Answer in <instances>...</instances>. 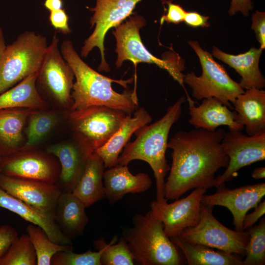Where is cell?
<instances>
[{
    "instance_id": "603a6c76",
    "label": "cell",
    "mask_w": 265,
    "mask_h": 265,
    "mask_svg": "<svg viewBox=\"0 0 265 265\" xmlns=\"http://www.w3.org/2000/svg\"><path fill=\"white\" fill-rule=\"evenodd\" d=\"M237 112L236 122L252 136L265 129V91L263 89H246L233 104Z\"/></svg>"
},
{
    "instance_id": "d590c367",
    "label": "cell",
    "mask_w": 265,
    "mask_h": 265,
    "mask_svg": "<svg viewBox=\"0 0 265 265\" xmlns=\"http://www.w3.org/2000/svg\"><path fill=\"white\" fill-rule=\"evenodd\" d=\"M163 3L167 4L166 14L163 15L160 20V24L167 23L178 24L184 22L186 11L179 4L174 3L171 0H164Z\"/></svg>"
},
{
    "instance_id": "4316f807",
    "label": "cell",
    "mask_w": 265,
    "mask_h": 265,
    "mask_svg": "<svg viewBox=\"0 0 265 265\" xmlns=\"http://www.w3.org/2000/svg\"><path fill=\"white\" fill-rule=\"evenodd\" d=\"M38 72L29 75L0 94V109L44 108L46 106V103L38 93L36 87Z\"/></svg>"
},
{
    "instance_id": "3957f363",
    "label": "cell",
    "mask_w": 265,
    "mask_h": 265,
    "mask_svg": "<svg viewBox=\"0 0 265 265\" xmlns=\"http://www.w3.org/2000/svg\"><path fill=\"white\" fill-rule=\"evenodd\" d=\"M186 102L183 96L168 107L165 114L150 125H145L134 133L136 136L129 141L119 156L118 164L128 165L133 160L147 162L153 171L156 183V200H167L164 197L165 177L170 170L165 158L168 138L173 125L180 118L182 105Z\"/></svg>"
},
{
    "instance_id": "d6986e66",
    "label": "cell",
    "mask_w": 265,
    "mask_h": 265,
    "mask_svg": "<svg viewBox=\"0 0 265 265\" xmlns=\"http://www.w3.org/2000/svg\"><path fill=\"white\" fill-rule=\"evenodd\" d=\"M0 207L42 228L53 242L72 245L71 239L61 230L55 219L41 210L7 193L0 187Z\"/></svg>"
},
{
    "instance_id": "f546056e",
    "label": "cell",
    "mask_w": 265,
    "mask_h": 265,
    "mask_svg": "<svg viewBox=\"0 0 265 265\" xmlns=\"http://www.w3.org/2000/svg\"><path fill=\"white\" fill-rule=\"evenodd\" d=\"M117 237L115 236L107 244L104 238H101L94 242L97 249L103 248L101 256V265H133L134 260L129 250L127 242L121 237L115 243Z\"/></svg>"
},
{
    "instance_id": "e0dca14e",
    "label": "cell",
    "mask_w": 265,
    "mask_h": 265,
    "mask_svg": "<svg viewBox=\"0 0 265 265\" xmlns=\"http://www.w3.org/2000/svg\"><path fill=\"white\" fill-rule=\"evenodd\" d=\"M47 151L56 157L60 161L59 177L63 191L72 192L88 158L94 150L77 137L76 143L53 145L47 149Z\"/></svg>"
},
{
    "instance_id": "5b68a950",
    "label": "cell",
    "mask_w": 265,
    "mask_h": 265,
    "mask_svg": "<svg viewBox=\"0 0 265 265\" xmlns=\"http://www.w3.org/2000/svg\"><path fill=\"white\" fill-rule=\"evenodd\" d=\"M48 46L45 36L33 31L6 46L0 58V94L39 71Z\"/></svg>"
},
{
    "instance_id": "ee69618b",
    "label": "cell",
    "mask_w": 265,
    "mask_h": 265,
    "mask_svg": "<svg viewBox=\"0 0 265 265\" xmlns=\"http://www.w3.org/2000/svg\"><path fill=\"white\" fill-rule=\"evenodd\" d=\"M6 47L5 40L3 30L1 26H0V58Z\"/></svg>"
},
{
    "instance_id": "9a60e30c",
    "label": "cell",
    "mask_w": 265,
    "mask_h": 265,
    "mask_svg": "<svg viewBox=\"0 0 265 265\" xmlns=\"http://www.w3.org/2000/svg\"><path fill=\"white\" fill-rule=\"evenodd\" d=\"M217 188V191L213 194H204L201 204L226 208L233 216L235 230L242 231L245 215L249 210L258 205L265 195V184L246 185L232 189L223 185Z\"/></svg>"
},
{
    "instance_id": "cb8c5ba5",
    "label": "cell",
    "mask_w": 265,
    "mask_h": 265,
    "mask_svg": "<svg viewBox=\"0 0 265 265\" xmlns=\"http://www.w3.org/2000/svg\"><path fill=\"white\" fill-rule=\"evenodd\" d=\"M104 162L94 151L88 158L72 192L88 208L106 197Z\"/></svg>"
},
{
    "instance_id": "b9f144b4",
    "label": "cell",
    "mask_w": 265,
    "mask_h": 265,
    "mask_svg": "<svg viewBox=\"0 0 265 265\" xmlns=\"http://www.w3.org/2000/svg\"><path fill=\"white\" fill-rule=\"evenodd\" d=\"M62 0H45L44 7L50 12L62 9Z\"/></svg>"
},
{
    "instance_id": "5bb4252c",
    "label": "cell",
    "mask_w": 265,
    "mask_h": 265,
    "mask_svg": "<svg viewBox=\"0 0 265 265\" xmlns=\"http://www.w3.org/2000/svg\"><path fill=\"white\" fill-rule=\"evenodd\" d=\"M0 187L55 219L57 200L62 192L56 183L12 177L0 173Z\"/></svg>"
},
{
    "instance_id": "52a82bcc",
    "label": "cell",
    "mask_w": 265,
    "mask_h": 265,
    "mask_svg": "<svg viewBox=\"0 0 265 265\" xmlns=\"http://www.w3.org/2000/svg\"><path fill=\"white\" fill-rule=\"evenodd\" d=\"M125 22L116 26L112 30L116 41L115 52L117 57L115 62L117 68L120 67L124 61L130 60L136 65L140 62L154 64L165 70L185 89L182 71L185 69L184 62L181 58L176 59H163L158 58L148 51L143 45L139 30L145 26V18L140 15L130 16Z\"/></svg>"
},
{
    "instance_id": "484cf974",
    "label": "cell",
    "mask_w": 265,
    "mask_h": 265,
    "mask_svg": "<svg viewBox=\"0 0 265 265\" xmlns=\"http://www.w3.org/2000/svg\"><path fill=\"white\" fill-rule=\"evenodd\" d=\"M29 109H0V156L16 153L22 138V132Z\"/></svg>"
},
{
    "instance_id": "d4e9b609",
    "label": "cell",
    "mask_w": 265,
    "mask_h": 265,
    "mask_svg": "<svg viewBox=\"0 0 265 265\" xmlns=\"http://www.w3.org/2000/svg\"><path fill=\"white\" fill-rule=\"evenodd\" d=\"M84 204L72 192L62 191L57 202L55 219L69 238L81 235L88 222Z\"/></svg>"
},
{
    "instance_id": "60d3db41",
    "label": "cell",
    "mask_w": 265,
    "mask_h": 265,
    "mask_svg": "<svg viewBox=\"0 0 265 265\" xmlns=\"http://www.w3.org/2000/svg\"><path fill=\"white\" fill-rule=\"evenodd\" d=\"M253 8L251 0H231L230 8L228 11L230 16L234 15L240 12L244 16H249V11Z\"/></svg>"
},
{
    "instance_id": "ba28073f",
    "label": "cell",
    "mask_w": 265,
    "mask_h": 265,
    "mask_svg": "<svg viewBox=\"0 0 265 265\" xmlns=\"http://www.w3.org/2000/svg\"><path fill=\"white\" fill-rule=\"evenodd\" d=\"M213 207L201 204L199 223L184 229L179 237L188 242L204 245L233 254L245 255V248L250 238L249 232L232 230L222 225L213 215Z\"/></svg>"
},
{
    "instance_id": "74e56055",
    "label": "cell",
    "mask_w": 265,
    "mask_h": 265,
    "mask_svg": "<svg viewBox=\"0 0 265 265\" xmlns=\"http://www.w3.org/2000/svg\"><path fill=\"white\" fill-rule=\"evenodd\" d=\"M18 237V233L12 226L5 224L0 226V257L6 252Z\"/></svg>"
},
{
    "instance_id": "30bf717a",
    "label": "cell",
    "mask_w": 265,
    "mask_h": 265,
    "mask_svg": "<svg viewBox=\"0 0 265 265\" xmlns=\"http://www.w3.org/2000/svg\"><path fill=\"white\" fill-rule=\"evenodd\" d=\"M142 0H96L93 8H88L94 12L90 18L91 27L95 26L92 34L85 40L81 48L82 57H86L95 47L100 52L101 60L99 71H110L105 58L104 41L108 30L115 27L131 16L136 4Z\"/></svg>"
},
{
    "instance_id": "f1b7e54d",
    "label": "cell",
    "mask_w": 265,
    "mask_h": 265,
    "mask_svg": "<svg viewBox=\"0 0 265 265\" xmlns=\"http://www.w3.org/2000/svg\"><path fill=\"white\" fill-rule=\"evenodd\" d=\"M26 231L35 251L37 265H51V259L57 252L73 250L72 245L59 244L52 241L38 226L29 224Z\"/></svg>"
},
{
    "instance_id": "7a4b0ae2",
    "label": "cell",
    "mask_w": 265,
    "mask_h": 265,
    "mask_svg": "<svg viewBox=\"0 0 265 265\" xmlns=\"http://www.w3.org/2000/svg\"><path fill=\"white\" fill-rule=\"evenodd\" d=\"M60 50L76 79L71 93L70 112L105 106L130 114L139 107L136 89H127V84L132 82L133 78L116 80L99 73L82 60L69 40L62 42Z\"/></svg>"
},
{
    "instance_id": "8fae6325",
    "label": "cell",
    "mask_w": 265,
    "mask_h": 265,
    "mask_svg": "<svg viewBox=\"0 0 265 265\" xmlns=\"http://www.w3.org/2000/svg\"><path fill=\"white\" fill-rule=\"evenodd\" d=\"M221 144L229 160L225 171L214 179L216 188L233 180L241 168L265 159V129L252 136L229 130Z\"/></svg>"
},
{
    "instance_id": "8992f818",
    "label": "cell",
    "mask_w": 265,
    "mask_h": 265,
    "mask_svg": "<svg viewBox=\"0 0 265 265\" xmlns=\"http://www.w3.org/2000/svg\"><path fill=\"white\" fill-rule=\"evenodd\" d=\"M197 55L202 67L200 76L191 71L184 74V83L192 90L193 98L197 100L216 98L231 109L237 96L245 91L239 82L234 80L225 67L216 62L212 54L203 49L197 41H188Z\"/></svg>"
},
{
    "instance_id": "44dd1931",
    "label": "cell",
    "mask_w": 265,
    "mask_h": 265,
    "mask_svg": "<svg viewBox=\"0 0 265 265\" xmlns=\"http://www.w3.org/2000/svg\"><path fill=\"white\" fill-rule=\"evenodd\" d=\"M152 120L151 116L144 107H138L132 114L127 115L123 124L106 143L94 150L102 159L105 168L118 164L119 156L132 134Z\"/></svg>"
},
{
    "instance_id": "7402d4cb",
    "label": "cell",
    "mask_w": 265,
    "mask_h": 265,
    "mask_svg": "<svg viewBox=\"0 0 265 265\" xmlns=\"http://www.w3.org/2000/svg\"><path fill=\"white\" fill-rule=\"evenodd\" d=\"M263 50L255 47L237 55L225 53L213 46L212 55L234 69L241 76L239 83L244 89H263L265 79L259 68V60Z\"/></svg>"
},
{
    "instance_id": "83f0119b",
    "label": "cell",
    "mask_w": 265,
    "mask_h": 265,
    "mask_svg": "<svg viewBox=\"0 0 265 265\" xmlns=\"http://www.w3.org/2000/svg\"><path fill=\"white\" fill-rule=\"evenodd\" d=\"M170 238L183 252L189 265H243L242 261L233 254L185 241L179 237Z\"/></svg>"
},
{
    "instance_id": "8d00e7d4",
    "label": "cell",
    "mask_w": 265,
    "mask_h": 265,
    "mask_svg": "<svg viewBox=\"0 0 265 265\" xmlns=\"http://www.w3.org/2000/svg\"><path fill=\"white\" fill-rule=\"evenodd\" d=\"M251 29L254 31L260 48L265 49V13L257 10L252 16Z\"/></svg>"
},
{
    "instance_id": "f6af8a7d",
    "label": "cell",
    "mask_w": 265,
    "mask_h": 265,
    "mask_svg": "<svg viewBox=\"0 0 265 265\" xmlns=\"http://www.w3.org/2000/svg\"><path fill=\"white\" fill-rule=\"evenodd\" d=\"M1 157L0 156V162H1Z\"/></svg>"
},
{
    "instance_id": "ac0fdd59",
    "label": "cell",
    "mask_w": 265,
    "mask_h": 265,
    "mask_svg": "<svg viewBox=\"0 0 265 265\" xmlns=\"http://www.w3.org/2000/svg\"><path fill=\"white\" fill-rule=\"evenodd\" d=\"M188 113V123L196 129L214 131L221 126H227L231 130L244 129L236 121L237 112L216 98L204 99L198 106L195 103L189 104Z\"/></svg>"
},
{
    "instance_id": "2e32d148",
    "label": "cell",
    "mask_w": 265,
    "mask_h": 265,
    "mask_svg": "<svg viewBox=\"0 0 265 265\" xmlns=\"http://www.w3.org/2000/svg\"><path fill=\"white\" fill-rule=\"evenodd\" d=\"M0 173L53 183H56L57 177L54 163L44 156L36 153H15L2 157Z\"/></svg>"
},
{
    "instance_id": "ffe728a7",
    "label": "cell",
    "mask_w": 265,
    "mask_h": 265,
    "mask_svg": "<svg viewBox=\"0 0 265 265\" xmlns=\"http://www.w3.org/2000/svg\"><path fill=\"white\" fill-rule=\"evenodd\" d=\"M106 197L115 203L128 193H139L150 188L152 181L145 173L132 174L127 165L117 164L103 174Z\"/></svg>"
},
{
    "instance_id": "4fadbf2b",
    "label": "cell",
    "mask_w": 265,
    "mask_h": 265,
    "mask_svg": "<svg viewBox=\"0 0 265 265\" xmlns=\"http://www.w3.org/2000/svg\"><path fill=\"white\" fill-rule=\"evenodd\" d=\"M206 190L195 188L187 197L170 204L167 200L151 202V210L154 216L162 222L167 236L179 237L186 228L197 225L201 216V200Z\"/></svg>"
},
{
    "instance_id": "6da1fadb",
    "label": "cell",
    "mask_w": 265,
    "mask_h": 265,
    "mask_svg": "<svg viewBox=\"0 0 265 265\" xmlns=\"http://www.w3.org/2000/svg\"><path fill=\"white\" fill-rule=\"evenodd\" d=\"M225 132L221 128H195L179 131L170 139L167 147L172 150V164L165 183L167 200L177 199L193 188L213 186L215 173L229 163L221 144Z\"/></svg>"
},
{
    "instance_id": "1f68e13d",
    "label": "cell",
    "mask_w": 265,
    "mask_h": 265,
    "mask_svg": "<svg viewBox=\"0 0 265 265\" xmlns=\"http://www.w3.org/2000/svg\"><path fill=\"white\" fill-rule=\"evenodd\" d=\"M250 238L245 248L246 258L243 265L265 264V218L248 229Z\"/></svg>"
},
{
    "instance_id": "ab89813d",
    "label": "cell",
    "mask_w": 265,
    "mask_h": 265,
    "mask_svg": "<svg viewBox=\"0 0 265 265\" xmlns=\"http://www.w3.org/2000/svg\"><path fill=\"white\" fill-rule=\"evenodd\" d=\"M255 209L253 212L248 214H246L245 215L242 223L243 231L247 230L253 226V225L265 214V200L262 203H260Z\"/></svg>"
},
{
    "instance_id": "7bdbcfd3",
    "label": "cell",
    "mask_w": 265,
    "mask_h": 265,
    "mask_svg": "<svg viewBox=\"0 0 265 265\" xmlns=\"http://www.w3.org/2000/svg\"><path fill=\"white\" fill-rule=\"evenodd\" d=\"M252 178L255 179H261L265 177V168L260 167L255 168L252 173Z\"/></svg>"
},
{
    "instance_id": "9c48e42d",
    "label": "cell",
    "mask_w": 265,
    "mask_h": 265,
    "mask_svg": "<svg viewBox=\"0 0 265 265\" xmlns=\"http://www.w3.org/2000/svg\"><path fill=\"white\" fill-rule=\"evenodd\" d=\"M124 112L94 106L70 112L74 134L94 151L105 144L125 120Z\"/></svg>"
},
{
    "instance_id": "7c38bea8",
    "label": "cell",
    "mask_w": 265,
    "mask_h": 265,
    "mask_svg": "<svg viewBox=\"0 0 265 265\" xmlns=\"http://www.w3.org/2000/svg\"><path fill=\"white\" fill-rule=\"evenodd\" d=\"M73 71L63 57L59 47V39L55 32L48 46L39 70L37 80L60 104L71 107Z\"/></svg>"
},
{
    "instance_id": "4dcf8cb0",
    "label": "cell",
    "mask_w": 265,
    "mask_h": 265,
    "mask_svg": "<svg viewBox=\"0 0 265 265\" xmlns=\"http://www.w3.org/2000/svg\"><path fill=\"white\" fill-rule=\"evenodd\" d=\"M37 258L27 234L18 237L0 257V265H35Z\"/></svg>"
},
{
    "instance_id": "f35d334b",
    "label": "cell",
    "mask_w": 265,
    "mask_h": 265,
    "mask_svg": "<svg viewBox=\"0 0 265 265\" xmlns=\"http://www.w3.org/2000/svg\"><path fill=\"white\" fill-rule=\"evenodd\" d=\"M209 19V16L202 15L196 11H186L184 22L193 27H206L210 26Z\"/></svg>"
},
{
    "instance_id": "d6a6232c",
    "label": "cell",
    "mask_w": 265,
    "mask_h": 265,
    "mask_svg": "<svg viewBox=\"0 0 265 265\" xmlns=\"http://www.w3.org/2000/svg\"><path fill=\"white\" fill-rule=\"evenodd\" d=\"M26 128V148L33 146L47 135L55 126L56 115L49 111L31 113Z\"/></svg>"
},
{
    "instance_id": "277c9868",
    "label": "cell",
    "mask_w": 265,
    "mask_h": 265,
    "mask_svg": "<svg viewBox=\"0 0 265 265\" xmlns=\"http://www.w3.org/2000/svg\"><path fill=\"white\" fill-rule=\"evenodd\" d=\"M133 226L125 227V240L134 261L141 265H180L182 259L176 245L165 234L161 221L150 210L132 219Z\"/></svg>"
},
{
    "instance_id": "836d02e7",
    "label": "cell",
    "mask_w": 265,
    "mask_h": 265,
    "mask_svg": "<svg viewBox=\"0 0 265 265\" xmlns=\"http://www.w3.org/2000/svg\"><path fill=\"white\" fill-rule=\"evenodd\" d=\"M98 251L88 250L82 253L71 251L57 252L52 257L51 265H101V256L103 248Z\"/></svg>"
},
{
    "instance_id": "e575fe53",
    "label": "cell",
    "mask_w": 265,
    "mask_h": 265,
    "mask_svg": "<svg viewBox=\"0 0 265 265\" xmlns=\"http://www.w3.org/2000/svg\"><path fill=\"white\" fill-rule=\"evenodd\" d=\"M69 19L68 15L63 8L50 12L49 21L50 24L56 30L62 34H67L72 32Z\"/></svg>"
}]
</instances>
